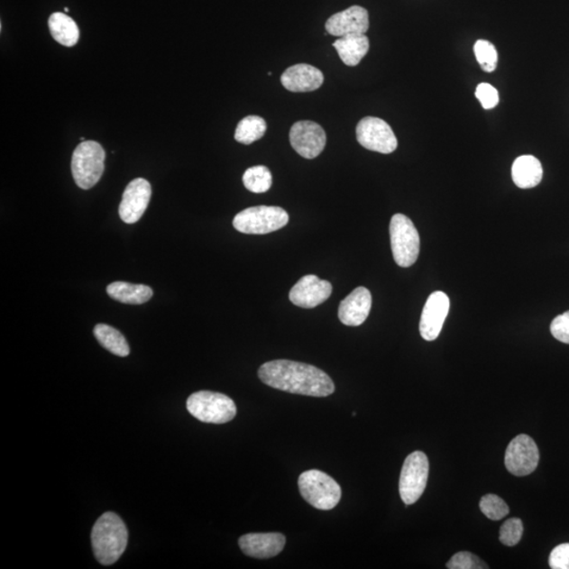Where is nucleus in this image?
<instances>
[{"instance_id": "2eb2a0df", "label": "nucleus", "mask_w": 569, "mask_h": 569, "mask_svg": "<svg viewBox=\"0 0 569 569\" xmlns=\"http://www.w3.org/2000/svg\"><path fill=\"white\" fill-rule=\"evenodd\" d=\"M327 33L335 37L350 34H366L369 29V14L365 8L353 5L329 18L325 24Z\"/></svg>"}, {"instance_id": "c85d7f7f", "label": "nucleus", "mask_w": 569, "mask_h": 569, "mask_svg": "<svg viewBox=\"0 0 569 569\" xmlns=\"http://www.w3.org/2000/svg\"><path fill=\"white\" fill-rule=\"evenodd\" d=\"M446 566L449 569H483L489 567L476 555L468 552L455 554L448 561Z\"/></svg>"}, {"instance_id": "f257e3e1", "label": "nucleus", "mask_w": 569, "mask_h": 569, "mask_svg": "<svg viewBox=\"0 0 569 569\" xmlns=\"http://www.w3.org/2000/svg\"><path fill=\"white\" fill-rule=\"evenodd\" d=\"M262 383L296 395L325 398L335 390L326 372L316 366L289 360L267 362L259 369Z\"/></svg>"}, {"instance_id": "1a4fd4ad", "label": "nucleus", "mask_w": 569, "mask_h": 569, "mask_svg": "<svg viewBox=\"0 0 569 569\" xmlns=\"http://www.w3.org/2000/svg\"><path fill=\"white\" fill-rule=\"evenodd\" d=\"M356 140L365 149L382 154L395 152L398 148V140L393 130L379 117L363 118L356 126Z\"/></svg>"}, {"instance_id": "9d476101", "label": "nucleus", "mask_w": 569, "mask_h": 569, "mask_svg": "<svg viewBox=\"0 0 569 569\" xmlns=\"http://www.w3.org/2000/svg\"><path fill=\"white\" fill-rule=\"evenodd\" d=\"M540 461L539 448L527 435H520L509 443L505 454V466L514 476H528Z\"/></svg>"}, {"instance_id": "c756f323", "label": "nucleus", "mask_w": 569, "mask_h": 569, "mask_svg": "<svg viewBox=\"0 0 569 569\" xmlns=\"http://www.w3.org/2000/svg\"><path fill=\"white\" fill-rule=\"evenodd\" d=\"M476 96L485 110L493 109L499 104V92L491 84H480L477 87Z\"/></svg>"}, {"instance_id": "f3484780", "label": "nucleus", "mask_w": 569, "mask_h": 569, "mask_svg": "<svg viewBox=\"0 0 569 569\" xmlns=\"http://www.w3.org/2000/svg\"><path fill=\"white\" fill-rule=\"evenodd\" d=\"M372 293L365 287H358L344 298L339 307L340 321L346 326H360L371 314Z\"/></svg>"}, {"instance_id": "2f4dec72", "label": "nucleus", "mask_w": 569, "mask_h": 569, "mask_svg": "<svg viewBox=\"0 0 569 569\" xmlns=\"http://www.w3.org/2000/svg\"><path fill=\"white\" fill-rule=\"evenodd\" d=\"M549 566L553 569H569V543L561 544L549 555Z\"/></svg>"}, {"instance_id": "a878e982", "label": "nucleus", "mask_w": 569, "mask_h": 569, "mask_svg": "<svg viewBox=\"0 0 569 569\" xmlns=\"http://www.w3.org/2000/svg\"><path fill=\"white\" fill-rule=\"evenodd\" d=\"M474 55L485 72H493L498 65V52L495 46L489 41L480 40L474 43Z\"/></svg>"}, {"instance_id": "20e7f679", "label": "nucleus", "mask_w": 569, "mask_h": 569, "mask_svg": "<svg viewBox=\"0 0 569 569\" xmlns=\"http://www.w3.org/2000/svg\"><path fill=\"white\" fill-rule=\"evenodd\" d=\"M298 489L306 502L321 510L334 509L342 497L341 486L336 481L316 469L299 476Z\"/></svg>"}, {"instance_id": "f03ea898", "label": "nucleus", "mask_w": 569, "mask_h": 569, "mask_svg": "<svg viewBox=\"0 0 569 569\" xmlns=\"http://www.w3.org/2000/svg\"><path fill=\"white\" fill-rule=\"evenodd\" d=\"M128 529L115 512H106L94 524L91 542L94 555L103 565H112L128 546Z\"/></svg>"}, {"instance_id": "4be33fe9", "label": "nucleus", "mask_w": 569, "mask_h": 569, "mask_svg": "<svg viewBox=\"0 0 569 569\" xmlns=\"http://www.w3.org/2000/svg\"><path fill=\"white\" fill-rule=\"evenodd\" d=\"M49 29L53 39L62 46L73 47L79 40V29L77 23L60 12H56L50 16Z\"/></svg>"}, {"instance_id": "dca6fc26", "label": "nucleus", "mask_w": 569, "mask_h": 569, "mask_svg": "<svg viewBox=\"0 0 569 569\" xmlns=\"http://www.w3.org/2000/svg\"><path fill=\"white\" fill-rule=\"evenodd\" d=\"M286 537L279 533L247 534L240 537L242 552L255 559H271L284 549Z\"/></svg>"}, {"instance_id": "a211bd4d", "label": "nucleus", "mask_w": 569, "mask_h": 569, "mask_svg": "<svg viewBox=\"0 0 569 569\" xmlns=\"http://www.w3.org/2000/svg\"><path fill=\"white\" fill-rule=\"evenodd\" d=\"M281 85L291 92L316 91L324 83V75L317 68L307 64L292 66L281 74Z\"/></svg>"}, {"instance_id": "f8f14e48", "label": "nucleus", "mask_w": 569, "mask_h": 569, "mask_svg": "<svg viewBox=\"0 0 569 569\" xmlns=\"http://www.w3.org/2000/svg\"><path fill=\"white\" fill-rule=\"evenodd\" d=\"M333 293V285L317 275H305L292 287L289 298L292 304L305 309L316 308L326 302Z\"/></svg>"}, {"instance_id": "7ed1b4c3", "label": "nucleus", "mask_w": 569, "mask_h": 569, "mask_svg": "<svg viewBox=\"0 0 569 569\" xmlns=\"http://www.w3.org/2000/svg\"><path fill=\"white\" fill-rule=\"evenodd\" d=\"M106 152L101 143L87 141L74 150L71 169L75 183L87 190L98 183L105 170Z\"/></svg>"}, {"instance_id": "412c9836", "label": "nucleus", "mask_w": 569, "mask_h": 569, "mask_svg": "<svg viewBox=\"0 0 569 569\" xmlns=\"http://www.w3.org/2000/svg\"><path fill=\"white\" fill-rule=\"evenodd\" d=\"M107 292L115 301L131 305L145 304L153 296V290L149 286L126 281H115L108 286Z\"/></svg>"}, {"instance_id": "cd10ccee", "label": "nucleus", "mask_w": 569, "mask_h": 569, "mask_svg": "<svg viewBox=\"0 0 569 569\" xmlns=\"http://www.w3.org/2000/svg\"><path fill=\"white\" fill-rule=\"evenodd\" d=\"M523 536V523L519 518H511L500 529L499 539L504 546L512 547L520 542Z\"/></svg>"}, {"instance_id": "b1692460", "label": "nucleus", "mask_w": 569, "mask_h": 569, "mask_svg": "<svg viewBox=\"0 0 569 569\" xmlns=\"http://www.w3.org/2000/svg\"><path fill=\"white\" fill-rule=\"evenodd\" d=\"M267 131V123L264 118L256 115H250L237 124L235 130V141L243 145H250L262 139Z\"/></svg>"}, {"instance_id": "5701e85b", "label": "nucleus", "mask_w": 569, "mask_h": 569, "mask_svg": "<svg viewBox=\"0 0 569 569\" xmlns=\"http://www.w3.org/2000/svg\"><path fill=\"white\" fill-rule=\"evenodd\" d=\"M93 333L99 344L111 353L123 356V358L129 355L130 347L126 337L117 329L109 325L98 324Z\"/></svg>"}, {"instance_id": "aec40b11", "label": "nucleus", "mask_w": 569, "mask_h": 569, "mask_svg": "<svg viewBox=\"0 0 569 569\" xmlns=\"http://www.w3.org/2000/svg\"><path fill=\"white\" fill-rule=\"evenodd\" d=\"M340 59L349 67L358 66L369 51V40L365 34H350L334 42Z\"/></svg>"}, {"instance_id": "ddd939ff", "label": "nucleus", "mask_w": 569, "mask_h": 569, "mask_svg": "<svg viewBox=\"0 0 569 569\" xmlns=\"http://www.w3.org/2000/svg\"><path fill=\"white\" fill-rule=\"evenodd\" d=\"M151 185L145 179H135L124 190L120 205V216L126 224L139 222L151 198Z\"/></svg>"}, {"instance_id": "39448f33", "label": "nucleus", "mask_w": 569, "mask_h": 569, "mask_svg": "<svg viewBox=\"0 0 569 569\" xmlns=\"http://www.w3.org/2000/svg\"><path fill=\"white\" fill-rule=\"evenodd\" d=\"M187 409L198 421L211 424H225L236 416V406L233 399L220 392L198 391L187 399Z\"/></svg>"}, {"instance_id": "9b49d317", "label": "nucleus", "mask_w": 569, "mask_h": 569, "mask_svg": "<svg viewBox=\"0 0 569 569\" xmlns=\"http://www.w3.org/2000/svg\"><path fill=\"white\" fill-rule=\"evenodd\" d=\"M289 139L292 148L307 160L317 158L327 142L324 129L317 123L311 121H301L293 124Z\"/></svg>"}, {"instance_id": "bb28decb", "label": "nucleus", "mask_w": 569, "mask_h": 569, "mask_svg": "<svg viewBox=\"0 0 569 569\" xmlns=\"http://www.w3.org/2000/svg\"><path fill=\"white\" fill-rule=\"evenodd\" d=\"M480 509L492 521L502 520L509 512L508 504L496 495H486L481 499Z\"/></svg>"}, {"instance_id": "423d86ee", "label": "nucleus", "mask_w": 569, "mask_h": 569, "mask_svg": "<svg viewBox=\"0 0 569 569\" xmlns=\"http://www.w3.org/2000/svg\"><path fill=\"white\" fill-rule=\"evenodd\" d=\"M289 222V216L283 208L256 206L236 215L234 227L245 234H268L284 228Z\"/></svg>"}, {"instance_id": "6ab92c4d", "label": "nucleus", "mask_w": 569, "mask_h": 569, "mask_svg": "<svg viewBox=\"0 0 569 569\" xmlns=\"http://www.w3.org/2000/svg\"><path fill=\"white\" fill-rule=\"evenodd\" d=\"M512 180L521 189H530L541 183L543 168L539 160L533 155H522L514 161L511 168Z\"/></svg>"}, {"instance_id": "6e6552de", "label": "nucleus", "mask_w": 569, "mask_h": 569, "mask_svg": "<svg viewBox=\"0 0 569 569\" xmlns=\"http://www.w3.org/2000/svg\"><path fill=\"white\" fill-rule=\"evenodd\" d=\"M429 474L427 455L422 452L410 454L404 462L399 477V496L406 505L415 504L427 489Z\"/></svg>"}, {"instance_id": "4468645a", "label": "nucleus", "mask_w": 569, "mask_h": 569, "mask_svg": "<svg viewBox=\"0 0 569 569\" xmlns=\"http://www.w3.org/2000/svg\"><path fill=\"white\" fill-rule=\"evenodd\" d=\"M450 307L446 293L436 291L431 293L425 304L421 321L420 334L424 340L435 341L440 335Z\"/></svg>"}, {"instance_id": "393cba45", "label": "nucleus", "mask_w": 569, "mask_h": 569, "mask_svg": "<svg viewBox=\"0 0 569 569\" xmlns=\"http://www.w3.org/2000/svg\"><path fill=\"white\" fill-rule=\"evenodd\" d=\"M243 183L250 192L265 193L272 186V174L265 166H254L243 173Z\"/></svg>"}, {"instance_id": "0eeeda50", "label": "nucleus", "mask_w": 569, "mask_h": 569, "mask_svg": "<svg viewBox=\"0 0 569 569\" xmlns=\"http://www.w3.org/2000/svg\"><path fill=\"white\" fill-rule=\"evenodd\" d=\"M390 233L397 264L403 268L414 265L420 253V235L414 223L404 215H395L390 221Z\"/></svg>"}, {"instance_id": "7c9ffc66", "label": "nucleus", "mask_w": 569, "mask_h": 569, "mask_svg": "<svg viewBox=\"0 0 569 569\" xmlns=\"http://www.w3.org/2000/svg\"><path fill=\"white\" fill-rule=\"evenodd\" d=\"M550 333L555 340L569 345V311L554 318L550 324Z\"/></svg>"}]
</instances>
